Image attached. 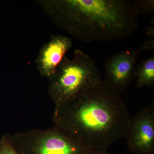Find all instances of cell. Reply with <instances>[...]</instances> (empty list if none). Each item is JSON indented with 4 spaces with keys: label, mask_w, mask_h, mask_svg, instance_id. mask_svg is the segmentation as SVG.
Returning <instances> with one entry per match:
<instances>
[{
    "label": "cell",
    "mask_w": 154,
    "mask_h": 154,
    "mask_svg": "<svg viewBox=\"0 0 154 154\" xmlns=\"http://www.w3.org/2000/svg\"><path fill=\"white\" fill-rule=\"evenodd\" d=\"M133 4L138 15H147L154 11V0H136L133 2Z\"/></svg>",
    "instance_id": "9"
},
{
    "label": "cell",
    "mask_w": 154,
    "mask_h": 154,
    "mask_svg": "<svg viewBox=\"0 0 154 154\" xmlns=\"http://www.w3.org/2000/svg\"><path fill=\"white\" fill-rule=\"evenodd\" d=\"M146 38L142 46L140 47L142 51H149L154 48V19H152L150 24L146 30Z\"/></svg>",
    "instance_id": "11"
},
{
    "label": "cell",
    "mask_w": 154,
    "mask_h": 154,
    "mask_svg": "<svg viewBox=\"0 0 154 154\" xmlns=\"http://www.w3.org/2000/svg\"><path fill=\"white\" fill-rule=\"evenodd\" d=\"M11 139L19 154H111L91 148L54 126L16 132Z\"/></svg>",
    "instance_id": "4"
},
{
    "label": "cell",
    "mask_w": 154,
    "mask_h": 154,
    "mask_svg": "<svg viewBox=\"0 0 154 154\" xmlns=\"http://www.w3.org/2000/svg\"><path fill=\"white\" fill-rule=\"evenodd\" d=\"M101 80L95 60L82 51L76 50L73 58L64 57L49 80L48 93L56 109Z\"/></svg>",
    "instance_id": "3"
},
{
    "label": "cell",
    "mask_w": 154,
    "mask_h": 154,
    "mask_svg": "<svg viewBox=\"0 0 154 154\" xmlns=\"http://www.w3.org/2000/svg\"><path fill=\"white\" fill-rule=\"evenodd\" d=\"M135 79L137 88L154 86V56L142 60L136 67Z\"/></svg>",
    "instance_id": "8"
},
{
    "label": "cell",
    "mask_w": 154,
    "mask_h": 154,
    "mask_svg": "<svg viewBox=\"0 0 154 154\" xmlns=\"http://www.w3.org/2000/svg\"><path fill=\"white\" fill-rule=\"evenodd\" d=\"M142 51L140 47L111 56L105 63L104 82L121 94L135 79L136 65Z\"/></svg>",
    "instance_id": "6"
},
{
    "label": "cell",
    "mask_w": 154,
    "mask_h": 154,
    "mask_svg": "<svg viewBox=\"0 0 154 154\" xmlns=\"http://www.w3.org/2000/svg\"><path fill=\"white\" fill-rule=\"evenodd\" d=\"M0 154H19L12 143L9 133L4 134L0 139Z\"/></svg>",
    "instance_id": "10"
},
{
    "label": "cell",
    "mask_w": 154,
    "mask_h": 154,
    "mask_svg": "<svg viewBox=\"0 0 154 154\" xmlns=\"http://www.w3.org/2000/svg\"><path fill=\"white\" fill-rule=\"evenodd\" d=\"M72 47V41L69 37L51 35L49 41L40 48L36 58V68L39 74L49 80L66 54Z\"/></svg>",
    "instance_id": "7"
},
{
    "label": "cell",
    "mask_w": 154,
    "mask_h": 154,
    "mask_svg": "<svg viewBox=\"0 0 154 154\" xmlns=\"http://www.w3.org/2000/svg\"><path fill=\"white\" fill-rule=\"evenodd\" d=\"M131 117L121 94L101 80L54 109L53 122L76 140L107 152L125 137Z\"/></svg>",
    "instance_id": "1"
},
{
    "label": "cell",
    "mask_w": 154,
    "mask_h": 154,
    "mask_svg": "<svg viewBox=\"0 0 154 154\" xmlns=\"http://www.w3.org/2000/svg\"><path fill=\"white\" fill-rule=\"evenodd\" d=\"M54 26L80 41H109L131 36L139 15L131 0H38Z\"/></svg>",
    "instance_id": "2"
},
{
    "label": "cell",
    "mask_w": 154,
    "mask_h": 154,
    "mask_svg": "<svg viewBox=\"0 0 154 154\" xmlns=\"http://www.w3.org/2000/svg\"><path fill=\"white\" fill-rule=\"evenodd\" d=\"M134 154H154V103L131 117L125 137Z\"/></svg>",
    "instance_id": "5"
}]
</instances>
